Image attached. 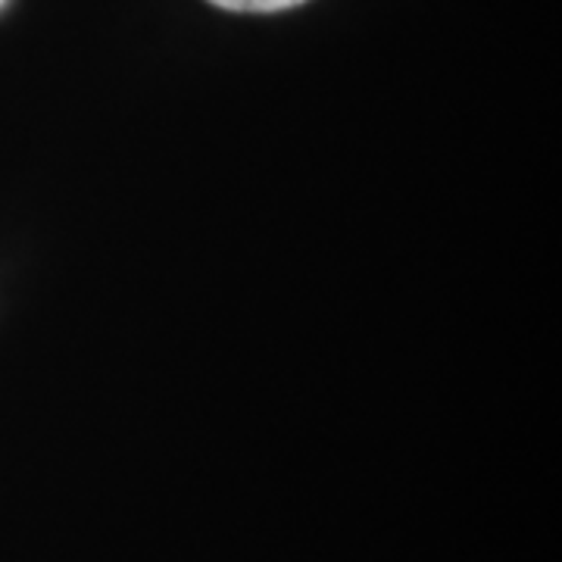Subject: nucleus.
Here are the masks:
<instances>
[{
    "mask_svg": "<svg viewBox=\"0 0 562 562\" xmlns=\"http://www.w3.org/2000/svg\"><path fill=\"white\" fill-rule=\"evenodd\" d=\"M222 10H232V13H276V10H288V7H297L306 0H210Z\"/></svg>",
    "mask_w": 562,
    "mask_h": 562,
    "instance_id": "f257e3e1",
    "label": "nucleus"
}]
</instances>
